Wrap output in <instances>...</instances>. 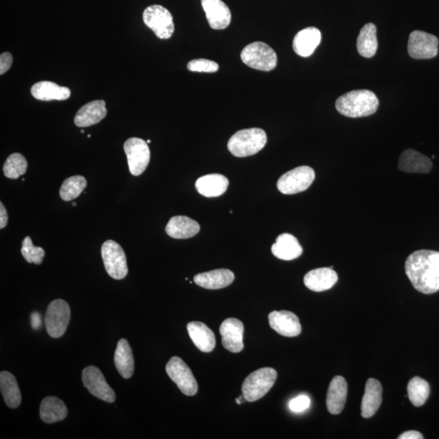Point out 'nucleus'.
Here are the masks:
<instances>
[{
	"instance_id": "37998d69",
	"label": "nucleus",
	"mask_w": 439,
	"mask_h": 439,
	"mask_svg": "<svg viewBox=\"0 0 439 439\" xmlns=\"http://www.w3.org/2000/svg\"><path fill=\"white\" fill-rule=\"evenodd\" d=\"M236 401L237 404H241V397L236 398Z\"/></svg>"
},
{
	"instance_id": "aec40b11",
	"label": "nucleus",
	"mask_w": 439,
	"mask_h": 439,
	"mask_svg": "<svg viewBox=\"0 0 439 439\" xmlns=\"http://www.w3.org/2000/svg\"><path fill=\"white\" fill-rule=\"evenodd\" d=\"M107 113L106 101H94L85 104L78 110L74 117V123L78 127H92L106 118Z\"/></svg>"
},
{
	"instance_id": "7ed1b4c3",
	"label": "nucleus",
	"mask_w": 439,
	"mask_h": 439,
	"mask_svg": "<svg viewBox=\"0 0 439 439\" xmlns=\"http://www.w3.org/2000/svg\"><path fill=\"white\" fill-rule=\"evenodd\" d=\"M266 143L267 136L264 129L250 128L234 134L229 138L227 146L234 157H247L261 152Z\"/></svg>"
},
{
	"instance_id": "58836bf2",
	"label": "nucleus",
	"mask_w": 439,
	"mask_h": 439,
	"mask_svg": "<svg viewBox=\"0 0 439 439\" xmlns=\"http://www.w3.org/2000/svg\"><path fill=\"white\" fill-rule=\"evenodd\" d=\"M13 56L11 53L4 52L0 56V74L6 73L13 64Z\"/></svg>"
},
{
	"instance_id": "f8f14e48",
	"label": "nucleus",
	"mask_w": 439,
	"mask_h": 439,
	"mask_svg": "<svg viewBox=\"0 0 439 439\" xmlns=\"http://www.w3.org/2000/svg\"><path fill=\"white\" fill-rule=\"evenodd\" d=\"M82 378L85 387L94 397L109 403L116 401V394H115L113 388L108 385L101 369L96 366L85 368Z\"/></svg>"
},
{
	"instance_id": "412c9836",
	"label": "nucleus",
	"mask_w": 439,
	"mask_h": 439,
	"mask_svg": "<svg viewBox=\"0 0 439 439\" xmlns=\"http://www.w3.org/2000/svg\"><path fill=\"white\" fill-rule=\"evenodd\" d=\"M347 383L345 378L336 376L332 379L328 389L326 406L329 413L338 415L343 410L347 401Z\"/></svg>"
},
{
	"instance_id": "4468645a",
	"label": "nucleus",
	"mask_w": 439,
	"mask_h": 439,
	"mask_svg": "<svg viewBox=\"0 0 439 439\" xmlns=\"http://www.w3.org/2000/svg\"><path fill=\"white\" fill-rule=\"evenodd\" d=\"M220 333L222 345L226 350L233 353L243 351L244 326L240 320L236 318L226 319L220 327Z\"/></svg>"
},
{
	"instance_id": "c9c22d12",
	"label": "nucleus",
	"mask_w": 439,
	"mask_h": 439,
	"mask_svg": "<svg viewBox=\"0 0 439 439\" xmlns=\"http://www.w3.org/2000/svg\"><path fill=\"white\" fill-rule=\"evenodd\" d=\"M22 254L29 264H41L45 257L43 249L34 246L31 238L29 236L24 238L22 242Z\"/></svg>"
},
{
	"instance_id": "f3484780",
	"label": "nucleus",
	"mask_w": 439,
	"mask_h": 439,
	"mask_svg": "<svg viewBox=\"0 0 439 439\" xmlns=\"http://www.w3.org/2000/svg\"><path fill=\"white\" fill-rule=\"evenodd\" d=\"M431 159L413 149L402 152L398 168L401 171L410 173H428L431 171Z\"/></svg>"
},
{
	"instance_id": "6ab92c4d",
	"label": "nucleus",
	"mask_w": 439,
	"mask_h": 439,
	"mask_svg": "<svg viewBox=\"0 0 439 439\" xmlns=\"http://www.w3.org/2000/svg\"><path fill=\"white\" fill-rule=\"evenodd\" d=\"M322 41L321 31L316 27H308L296 34L293 40V49L298 56H312Z\"/></svg>"
},
{
	"instance_id": "b1692460",
	"label": "nucleus",
	"mask_w": 439,
	"mask_h": 439,
	"mask_svg": "<svg viewBox=\"0 0 439 439\" xmlns=\"http://www.w3.org/2000/svg\"><path fill=\"white\" fill-rule=\"evenodd\" d=\"M382 401V387L377 379L369 378L366 382L365 395L361 403V415L364 418L374 416Z\"/></svg>"
},
{
	"instance_id": "72a5a7b5",
	"label": "nucleus",
	"mask_w": 439,
	"mask_h": 439,
	"mask_svg": "<svg viewBox=\"0 0 439 439\" xmlns=\"http://www.w3.org/2000/svg\"><path fill=\"white\" fill-rule=\"evenodd\" d=\"M87 186V179L77 175L69 178L59 189V196L64 201H71L78 198Z\"/></svg>"
},
{
	"instance_id": "c756f323",
	"label": "nucleus",
	"mask_w": 439,
	"mask_h": 439,
	"mask_svg": "<svg viewBox=\"0 0 439 439\" xmlns=\"http://www.w3.org/2000/svg\"><path fill=\"white\" fill-rule=\"evenodd\" d=\"M68 415V408L57 397L45 398L40 405V417L47 424L62 422Z\"/></svg>"
},
{
	"instance_id": "f03ea898",
	"label": "nucleus",
	"mask_w": 439,
	"mask_h": 439,
	"mask_svg": "<svg viewBox=\"0 0 439 439\" xmlns=\"http://www.w3.org/2000/svg\"><path fill=\"white\" fill-rule=\"evenodd\" d=\"M378 106L376 94L369 89H357L343 94L336 103L339 113L351 118L371 116L377 112Z\"/></svg>"
},
{
	"instance_id": "423d86ee",
	"label": "nucleus",
	"mask_w": 439,
	"mask_h": 439,
	"mask_svg": "<svg viewBox=\"0 0 439 439\" xmlns=\"http://www.w3.org/2000/svg\"><path fill=\"white\" fill-rule=\"evenodd\" d=\"M71 317V307L64 299H56L50 303L44 319L49 336L54 338L62 337L66 332Z\"/></svg>"
},
{
	"instance_id": "20e7f679",
	"label": "nucleus",
	"mask_w": 439,
	"mask_h": 439,
	"mask_svg": "<svg viewBox=\"0 0 439 439\" xmlns=\"http://www.w3.org/2000/svg\"><path fill=\"white\" fill-rule=\"evenodd\" d=\"M278 377V373L272 368H259L244 380L243 396L248 402H255L271 391Z\"/></svg>"
},
{
	"instance_id": "5701e85b",
	"label": "nucleus",
	"mask_w": 439,
	"mask_h": 439,
	"mask_svg": "<svg viewBox=\"0 0 439 439\" xmlns=\"http://www.w3.org/2000/svg\"><path fill=\"white\" fill-rule=\"evenodd\" d=\"M233 280V273L226 268L199 273L194 278V282L199 287L208 289V290H218V289L227 287Z\"/></svg>"
},
{
	"instance_id": "9d476101",
	"label": "nucleus",
	"mask_w": 439,
	"mask_h": 439,
	"mask_svg": "<svg viewBox=\"0 0 439 439\" xmlns=\"http://www.w3.org/2000/svg\"><path fill=\"white\" fill-rule=\"evenodd\" d=\"M166 373L179 390L187 396H196L198 392V383L191 368L180 357H173L166 365Z\"/></svg>"
},
{
	"instance_id": "c03bdc74",
	"label": "nucleus",
	"mask_w": 439,
	"mask_h": 439,
	"mask_svg": "<svg viewBox=\"0 0 439 439\" xmlns=\"http://www.w3.org/2000/svg\"><path fill=\"white\" fill-rule=\"evenodd\" d=\"M77 206V203L73 202V206H74V207H75V206Z\"/></svg>"
},
{
	"instance_id": "a878e982",
	"label": "nucleus",
	"mask_w": 439,
	"mask_h": 439,
	"mask_svg": "<svg viewBox=\"0 0 439 439\" xmlns=\"http://www.w3.org/2000/svg\"><path fill=\"white\" fill-rule=\"evenodd\" d=\"M201 226L194 220L186 216H176L169 220L166 227L168 236L176 239H187L196 236Z\"/></svg>"
},
{
	"instance_id": "cd10ccee",
	"label": "nucleus",
	"mask_w": 439,
	"mask_h": 439,
	"mask_svg": "<svg viewBox=\"0 0 439 439\" xmlns=\"http://www.w3.org/2000/svg\"><path fill=\"white\" fill-rule=\"evenodd\" d=\"M229 180L222 174L213 173L199 178L196 183L197 192L207 198L222 196L227 191Z\"/></svg>"
},
{
	"instance_id": "f704fd0d",
	"label": "nucleus",
	"mask_w": 439,
	"mask_h": 439,
	"mask_svg": "<svg viewBox=\"0 0 439 439\" xmlns=\"http://www.w3.org/2000/svg\"><path fill=\"white\" fill-rule=\"evenodd\" d=\"M27 167V159L22 154L13 153L10 154L3 164L4 176L8 178L17 179L26 173Z\"/></svg>"
},
{
	"instance_id": "2eb2a0df",
	"label": "nucleus",
	"mask_w": 439,
	"mask_h": 439,
	"mask_svg": "<svg viewBox=\"0 0 439 439\" xmlns=\"http://www.w3.org/2000/svg\"><path fill=\"white\" fill-rule=\"evenodd\" d=\"M269 326L282 336L297 337L302 327L296 314L289 311H273L268 315Z\"/></svg>"
},
{
	"instance_id": "7c9ffc66",
	"label": "nucleus",
	"mask_w": 439,
	"mask_h": 439,
	"mask_svg": "<svg viewBox=\"0 0 439 439\" xmlns=\"http://www.w3.org/2000/svg\"><path fill=\"white\" fill-rule=\"evenodd\" d=\"M0 390L5 403L10 408H17L22 403V394L15 377L7 371L0 373Z\"/></svg>"
},
{
	"instance_id": "bb28decb",
	"label": "nucleus",
	"mask_w": 439,
	"mask_h": 439,
	"mask_svg": "<svg viewBox=\"0 0 439 439\" xmlns=\"http://www.w3.org/2000/svg\"><path fill=\"white\" fill-rule=\"evenodd\" d=\"M32 96L42 101H66L71 96V89L49 81H42L31 87Z\"/></svg>"
},
{
	"instance_id": "473e14b6",
	"label": "nucleus",
	"mask_w": 439,
	"mask_h": 439,
	"mask_svg": "<svg viewBox=\"0 0 439 439\" xmlns=\"http://www.w3.org/2000/svg\"><path fill=\"white\" fill-rule=\"evenodd\" d=\"M430 393V385L422 377H414L408 382V394L409 400L415 407L424 405L428 400Z\"/></svg>"
},
{
	"instance_id": "ddd939ff",
	"label": "nucleus",
	"mask_w": 439,
	"mask_h": 439,
	"mask_svg": "<svg viewBox=\"0 0 439 439\" xmlns=\"http://www.w3.org/2000/svg\"><path fill=\"white\" fill-rule=\"evenodd\" d=\"M438 38L433 34L415 31L411 33L408 43L409 56L416 59L436 57L438 52Z\"/></svg>"
},
{
	"instance_id": "c85d7f7f",
	"label": "nucleus",
	"mask_w": 439,
	"mask_h": 439,
	"mask_svg": "<svg viewBox=\"0 0 439 439\" xmlns=\"http://www.w3.org/2000/svg\"><path fill=\"white\" fill-rule=\"evenodd\" d=\"M115 366L124 379L131 378L134 372V359L131 345L127 339H120L114 355Z\"/></svg>"
},
{
	"instance_id": "4be33fe9",
	"label": "nucleus",
	"mask_w": 439,
	"mask_h": 439,
	"mask_svg": "<svg viewBox=\"0 0 439 439\" xmlns=\"http://www.w3.org/2000/svg\"><path fill=\"white\" fill-rule=\"evenodd\" d=\"M187 331L194 345L202 352H211L216 346V337L210 328L201 322L187 324Z\"/></svg>"
},
{
	"instance_id": "0eeeda50",
	"label": "nucleus",
	"mask_w": 439,
	"mask_h": 439,
	"mask_svg": "<svg viewBox=\"0 0 439 439\" xmlns=\"http://www.w3.org/2000/svg\"><path fill=\"white\" fill-rule=\"evenodd\" d=\"M146 26L161 39L171 38L174 33L173 18L171 12L161 5H152L143 14Z\"/></svg>"
},
{
	"instance_id": "6e6552de",
	"label": "nucleus",
	"mask_w": 439,
	"mask_h": 439,
	"mask_svg": "<svg viewBox=\"0 0 439 439\" xmlns=\"http://www.w3.org/2000/svg\"><path fill=\"white\" fill-rule=\"evenodd\" d=\"M104 267L108 275L116 280H122L127 276L128 266L126 253L117 242L107 240L101 247Z\"/></svg>"
},
{
	"instance_id": "a18cd8bd",
	"label": "nucleus",
	"mask_w": 439,
	"mask_h": 439,
	"mask_svg": "<svg viewBox=\"0 0 439 439\" xmlns=\"http://www.w3.org/2000/svg\"><path fill=\"white\" fill-rule=\"evenodd\" d=\"M147 143H151V141H150V139H149V141H147Z\"/></svg>"
},
{
	"instance_id": "393cba45",
	"label": "nucleus",
	"mask_w": 439,
	"mask_h": 439,
	"mask_svg": "<svg viewBox=\"0 0 439 439\" xmlns=\"http://www.w3.org/2000/svg\"><path fill=\"white\" fill-rule=\"evenodd\" d=\"M271 250L274 257L282 261H293L301 257L303 253V247L298 239L292 234L287 233L277 238L276 243L273 244Z\"/></svg>"
},
{
	"instance_id": "ea45409f",
	"label": "nucleus",
	"mask_w": 439,
	"mask_h": 439,
	"mask_svg": "<svg viewBox=\"0 0 439 439\" xmlns=\"http://www.w3.org/2000/svg\"><path fill=\"white\" fill-rule=\"evenodd\" d=\"M8 217L6 208L3 206V203H0V229L7 226Z\"/></svg>"
},
{
	"instance_id": "39448f33",
	"label": "nucleus",
	"mask_w": 439,
	"mask_h": 439,
	"mask_svg": "<svg viewBox=\"0 0 439 439\" xmlns=\"http://www.w3.org/2000/svg\"><path fill=\"white\" fill-rule=\"evenodd\" d=\"M241 59L248 67L261 71H271L278 64L275 51L262 42L248 44L241 52Z\"/></svg>"
},
{
	"instance_id": "dca6fc26",
	"label": "nucleus",
	"mask_w": 439,
	"mask_h": 439,
	"mask_svg": "<svg viewBox=\"0 0 439 439\" xmlns=\"http://www.w3.org/2000/svg\"><path fill=\"white\" fill-rule=\"evenodd\" d=\"M209 26L213 29H226L231 22V13L222 0H201Z\"/></svg>"
},
{
	"instance_id": "e433bc0d",
	"label": "nucleus",
	"mask_w": 439,
	"mask_h": 439,
	"mask_svg": "<svg viewBox=\"0 0 439 439\" xmlns=\"http://www.w3.org/2000/svg\"><path fill=\"white\" fill-rule=\"evenodd\" d=\"M187 69L192 72L213 73L219 71V64L207 59H196L188 63Z\"/></svg>"
},
{
	"instance_id": "1a4fd4ad",
	"label": "nucleus",
	"mask_w": 439,
	"mask_h": 439,
	"mask_svg": "<svg viewBox=\"0 0 439 439\" xmlns=\"http://www.w3.org/2000/svg\"><path fill=\"white\" fill-rule=\"evenodd\" d=\"M315 180V172L309 166H299L284 173L278 179V191L284 194H294L306 191Z\"/></svg>"
},
{
	"instance_id": "79ce46f5",
	"label": "nucleus",
	"mask_w": 439,
	"mask_h": 439,
	"mask_svg": "<svg viewBox=\"0 0 439 439\" xmlns=\"http://www.w3.org/2000/svg\"><path fill=\"white\" fill-rule=\"evenodd\" d=\"M398 439H422L423 436L420 432L415 431H410L404 432L402 435L398 438Z\"/></svg>"
},
{
	"instance_id": "4c0bfd02",
	"label": "nucleus",
	"mask_w": 439,
	"mask_h": 439,
	"mask_svg": "<svg viewBox=\"0 0 439 439\" xmlns=\"http://www.w3.org/2000/svg\"><path fill=\"white\" fill-rule=\"evenodd\" d=\"M311 400L307 396H299L291 401L289 403L291 410L294 412H301L310 407Z\"/></svg>"
},
{
	"instance_id": "f257e3e1",
	"label": "nucleus",
	"mask_w": 439,
	"mask_h": 439,
	"mask_svg": "<svg viewBox=\"0 0 439 439\" xmlns=\"http://www.w3.org/2000/svg\"><path fill=\"white\" fill-rule=\"evenodd\" d=\"M405 273L417 292L426 294L436 293L439 291V252H412L406 259Z\"/></svg>"
},
{
	"instance_id": "a19ab883",
	"label": "nucleus",
	"mask_w": 439,
	"mask_h": 439,
	"mask_svg": "<svg viewBox=\"0 0 439 439\" xmlns=\"http://www.w3.org/2000/svg\"><path fill=\"white\" fill-rule=\"evenodd\" d=\"M31 326L36 331H38L42 326V317L38 312H34L31 314Z\"/></svg>"
},
{
	"instance_id": "a211bd4d",
	"label": "nucleus",
	"mask_w": 439,
	"mask_h": 439,
	"mask_svg": "<svg viewBox=\"0 0 439 439\" xmlns=\"http://www.w3.org/2000/svg\"><path fill=\"white\" fill-rule=\"evenodd\" d=\"M338 280V274L332 268H320L309 271L303 278L304 285L309 290L322 292L331 289Z\"/></svg>"
},
{
	"instance_id": "9b49d317",
	"label": "nucleus",
	"mask_w": 439,
	"mask_h": 439,
	"mask_svg": "<svg viewBox=\"0 0 439 439\" xmlns=\"http://www.w3.org/2000/svg\"><path fill=\"white\" fill-rule=\"evenodd\" d=\"M124 151L127 157L129 172L134 176L141 175L151 159L148 143L142 138H131L124 143Z\"/></svg>"
},
{
	"instance_id": "2f4dec72",
	"label": "nucleus",
	"mask_w": 439,
	"mask_h": 439,
	"mask_svg": "<svg viewBox=\"0 0 439 439\" xmlns=\"http://www.w3.org/2000/svg\"><path fill=\"white\" fill-rule=\"evenodd\" d=\"M377 27L373 23H368L361 29L357 43L358 52L366 58L375 56L377 51Z\"/></svg>"
}]
</instances>
